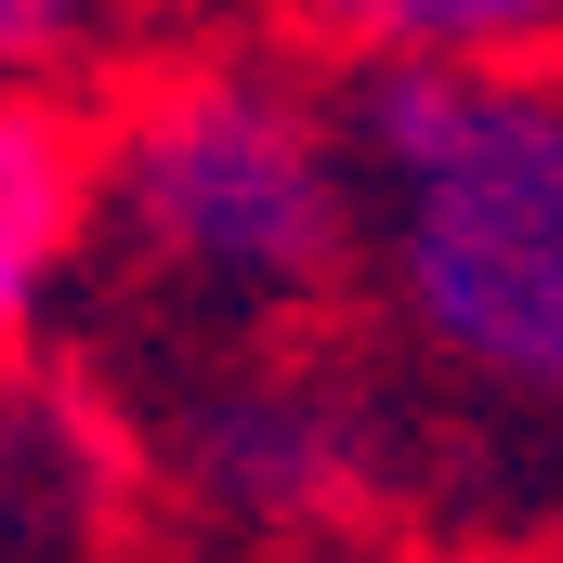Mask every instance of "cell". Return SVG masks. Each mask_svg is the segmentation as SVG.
<instances>
[{"label":"cell","mask_w":563,"mask_h":563,"mask_svg":"<svg viewBox=\"0 0 563 563\" xmlns=\"http://www.w3.org/2000/svg\"><path fill=\"white\" fill-rule=\"evenodd\" d=\"M341 144L380 197V276L432 367L563 407V79L354 66Z\"/></svg>","instance_id":"1"},{"label":"cell","mask_w":563,"mask_h":563,"mask_svg":"<svg viewBox=\"0 0 563 563\" xmlns=\"http://www.w3.org/2000/svg\"><path fill=\"white\" fill-rule=\"evenodd\" d=\"M106 210L170 301L276 328L354 250V144L263 66H170L106 119Z\"/></svg>","instance_id":"2"},{"label":"cell","mask_w":563,"mask_h":563,"mask_svg":"<svg viewBox=\"0 0 563 563\" xmlns=\"http://www.w3.org/2000/svg\"><path fill=\"white\" fill-rule=\"evenodd\" d=\"M184 472H197L236 525H314V511L354 498L367 432H354L341 394H314V380H288V367H250V380L197 394V420H184Z\"/></svg>","instance_id":"3"},{"label":"cell","mask_w":563,"mask_h":563,"mask_svg":"<svg viewBox=\"0 0 563 563\" xmlns=\"http://www.w3.org/2000/svg\"><path fill=\"white\" fill-rule=\"evenodd\" d=\"M106 197V144L66 92H0V354L40 328Z\"/></svg>","instance_id":"4"},{"label":"cell","mask_w":563,"mask_h":563,"mask_svg":"<svg viewBox=\"0 0 563 563\" xmlns=\"http://www.w3.org/2000/svg\"><path fill=\"white\" fill-rule=\"evenodd\" d=\"M314 26H341L367 66H525L563 40V0H301Z\"/></svg>","instance_id":"5"},{"label":"cell","mask_w":563,"mask_h":563,"mask_svg":"<svg viewBox=\"0 0 563 563\" xmlns=\"http://www.w3.org/2000/svg\"><path fill=\"white\" fill-rule=\"evenodd\" d=\"M106 26V0H0V92H53V66Z\"/></svg>","instance_id":"6"}]
</instances>
